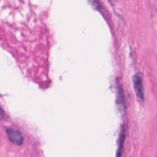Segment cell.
I'll use <instances>...</instances> for the list:
<instances>
[{
    "instance_id": "cell-2",
    "label": "cell",
    "mask_w": 157,
    "mask_h": 157,
    "mask_svg": "<svg viewBox=\"0 0 157 157\" xmlns=\"http://www.w3.org/2000/svg\"><path fill=\"white\" fill-rule=\"evenodd\" d=\"M6 134L9 140L16 145H21L23 143V136L21 132L13 129H7Z\"/></svg>"
},
{
    "instance_id": "cell-1",
    "label": "cell",
    "mask_w": 157,
    "mask_h": 157,
    "mask_svg": "<svg viewBox=\"0 0 157 157\" xmlns=\"http://www.w3.org/2000/svg\"><path fill=\"white\" fill-rule=\"evenodd\" d=\"M132 82L134 88L137 98L139 100L142 101L144 99V90L142 85V80L139 74H136L132 77Z\"/></svg>"
},
{
    "instance_id": "cell-4",
    "label": "cell",
    "mask_w": 157,
    "mask_h": 157,
    "mask_svg": "<svg viewBox=\"0 0 157 157\" xmlns=\"http://www.w3.org/2000/svg\"><path fill=\"white\" fill-rule=\"evenodd\" d=\"M125 139V129L123 126H121V129L120 133L119 138H118V149H117V157H121V150L123 148V145L124 141Z\"/></svg>"
},
{
    "instance_id": "cell-3",
    "label": "cell",
    "mask_w": 157,
    "mask_h": 157,
    "mask_svg": "<svg viewBox=\"0 0 157 157\" xmlns=\"http://www.w3.org/2000/svg\"><path fill=\"white\" fill-rule=\"evenodd\" d=\"M116 102L117 104L122 109L124 110L126 106L124 94L123 90L120 85H117L116 91Z\"/></svg>"
},
{
    "instance_id": "cell-5",
    "label": "cell",
    "mask_w": 157,
    "mask_h": 157,
    "mask_svg": "<svg viewBox=\"0 0 157 157\" xmlns=\"http://www.w3.org/2000/svg\"><path fill=\"white\" fill-rule=\"evenodd\" d=\"M91 1L93 2V5L98 6V5H99V1H98V0H91Z\"/></svg>"
}]
</instances>
